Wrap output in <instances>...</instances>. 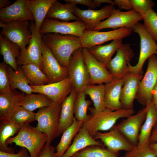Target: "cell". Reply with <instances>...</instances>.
Instances as JSON below:
<instances>
[{
  "label": "cell",
  "instance_id": "cell-1",
  "mask_svg": "<svg viewBox=\"0 0 157 157\" xmlns=\"http://www.w3.org/2000/svg\"><path fill=\"white\" fill-rule=\"evenodd\" d=\"M42 38L60 64L67 69L72 53L82 48L80 38L73 35L48 33L42 34Z\"/></svg>",
  "mask_w": 157,
  "mask_h": 157
},
{
  "label": "cell",
  "instance_id": "cell-2",
  "mask_svg": "<svg viewBox=\"0 0 157 157\" xmlns=\"http://www.w3.org/2000/svg\"><path fill=\"white\" fill-rule=\"evenodd\" d=\"M61 104L53 101L49 106L40 108L35 113L38 124L35 128L47 135L45 144L51 145L53 140L61 134L59 128Z\"/></svg>",
  "mask_w": 157,
  "mask_h": 157
},
{
  "label": "cell",
  "instance_id": "cell-3",
  "mask_svg": "<svg viewBox=\"0 0 157 157\" xmlns=\"http://www.w3.org/2000/svg\"><path fill=\"white\" fill-rule=\"evenodd\" d=\"M135 112L133 109L122 108L112 111L106 108L96 114L91 115L90 118L84 122L82 127L93 137L96 133L101 131L109 130L119 119L126 118Z\"/></svg>",
  "mask_w": 157,
  "mask_h": 157
},
{
  "label": "cell",
  "instance_id": "cell-4",
  "mask_svg": "<svg viewBox=\"0 0 157 157\" xmlns=\"http://www.w3.org/2000/svg\"><path fill=\"white\" fill-rule=\"evenodd\" d=\"M47 140L45 133L38 132L35 127L27 124L22 126L17 135L9 138L6 144L14 143L27 149L31 157H38Z\"/></svg>",
  "mask_w": 157,
  "mask_h": 157
},
{
  "label": "cell",
  "instance_id": "cell-5",
  "mask_svg": "<svg viewBox=\"0 0 157 157\" xmlns=\"http://www.w3.org/2000/svg\"><path fill=\"white\" fill-rule=\"evenodd\" d=\"M82 49L80 48L73 52L67 69L73 88L77 94L83 91L90 82V76L84 63Z\"/></svg>",
  "mask_w": 157,
  "mask_h": 157
},
{
  "label": "cell",
  "instance_id": "cell-6",
  "mask_svg": "<svg viewBox=\"0 0 157 157\" xmlns=\"http://www.w3.org/2000/svg\"><path fill=\"white\" fill-rule=\"evenodd\" d=\"M2 28L0 34L17 45L20 51H23L31 39L32 32L28 21L16 20L3 22H0Z\"/></svg>",
  "mask_w": 157,
  "mask_h": 157
},
{
  "label": "cell",
  "instance_id": "cell-7",
  "mask_svg": "<svg viewBox=\"0 0 157 157\" xmlns=\"http://www.w3.org/2000/svg\"><path fill=\"white\" fill-rule=\"evenodd\" d=\"M133 31L137 33L140 38V53L137 63L133 66L129 63L128 71L142 75V67L146 60L152 55L157 54V44L143 25L139 22L134 26Z\"/></svg>",
  "mask_w": 157,
  "mask_h": 157
},
{
  "label": "cell",
  "instance_id": "cell-8",
  "mask_svg": "<svg viewBox=\"0 0 157 157\" xmlns=\"http://www.w3.org/2000/svg\"><path fill=\"white\" fill-rule=\"evenodd\" d=\"M32 32L31 40L28 46L23 51H20L17 59L18 66L33 64L36 65L42 71V34L37 29L35 23H30Z\"/></svg>",
  "mask_w": 157,
  "mask_h": 157
},
{
  "label": "cell",
  "instance_id": "cell-9",
  "mask_svg": "<svg viewBox=\"0 0 157 157\" xmlns=\"http://www.w3.org/2000/svg\"><path fill=\"white\" fill-rule=\"evenodd\" d=\"M86 30H88L87 26L81 20L69 22L45 18L40 27L39 32L41 34L55 33L72 35L81 38Z\"/></svg>",
  "mask_w": 157,
  "mask_h": 157
},
{
  "label": "cell",
  "instance_id": "cell-10",
  "mask_svg": "<svg viewBox=\"0 0 157 157\" xmlns=\"http://www.w3.org/2000/svg\"><path fill=\"white\" fill-rule=\"evenodd\" d=\"M133 31V29L126 28L104 32L86 30L80 38L82 47L88 49L109 41L122 39L130 35Z\"/></svg>",
  "mask_w": 157,
  "mask_h": 157
},
{
  "label": "cell",
  "instance_id": "cell-11",
  "mask_svg": "<svg viewBox=\"0 0 157 157\" xmlns=\"http://www.w3.org/2000/svg\"><path fill=\"white\" fill-rule=\"evenodd\" d=\"M148 59L147 69L139 84L136 98L141 105L144 106L152 101V91L157 80L156 55H152Z\"/></svg>",
  "mask_w": 157,
  "mask_h": 157
},
{
  "label": "cell",
  "instance_id": "cell-12",
  "mask_svg": "<svg viewBox=\"0 0 157 157\" xmlns=\"http://www.w3.org/2000/svg\"><path fill=\"white\" fill-rule=\"evenodd\" d=\"M141 20H143L142 17L133 10L122 12L115 9L108 18L101 22L92 31H99L109 28L114 30L122 28L133 29Z\"/></svg>",
  "mask_w": 157,
  "mask_h": 157
},
{
  "label": "cell",
  "instance_id": "cell-13",
  "mask_svg": "<svg viewBox=\"0 0 157 157\" xmlns=\"http://www.w3.org/2000/svg\"><path fill=\"white\" fill-rule=\"evenodd\" d=\"M42 72L49 83L62 81L69 76L67 69L62 66L42 40Z\"/></svg>",
  "mask_w": 157,
  "mask_h": 157
},
{
  "label": "cell",
  "instance_id": "cell-14",
  "mask_svg": "<svg viewBox=\"0 0 157 157\" xmlns=\"http://www.w3.org/2000/svg\"><path fill=\"white\" fill-rule=\"evenodd\" d=\"M146 115L145 106L115 125L119 132L134 146L137 145L139 135Z\"/></svg>",
  "mask_w": 157,
  "mask_h": 157
},
{
  "label": "cell",
  "instance_id": "cell-15",
  "mask_svg": "<svg viewBox=\"0 0 157 157\" xmlns=\"http://www.w3.org/2000/svg\"><path fill=\"white\" fill-rule=\"evenodd\" d=\"M30 87L34 92L44 94L53 101L61 104L73 88L72 81L68 76L60 81L47 84Z\"/></svg>",
  "mask_w": 157,
  "mask_h": 157
},
{
  "label": "cell",
  "instance_id": "cell-16",
  "mask_svg": "<svg viewBox=\"0 0 157 157\" xmlns=\"http://www.w3.org/2000/svg\"><path fill=\"white\" fill-rule=\"evenodd\" d=\"M93 138L99 139L106 148L117 154L121 151H129L135 147L114 126L106 132H97Z\"/></svg>",
  "mask_w": 157,
  "mask_h": 157
},
{
  "label": "cell",
  "instance_id": "cell-17",
  "mask_svg": "<svg viewBox=\"0 0 157 157\" xmlns=\"http://www.w3.org/2000/svg\"><path fill=\"white\" fill-rule=\"evenodd\" d=\"M82 51L84 63L90 76V84H105L112 81L113 77L106 67L97 60L88 49L83 48Z\"/></svg>",
  "mask_w": 157,
  "mask_h": 157
},
{
  "label": "cell",
  "instance_id": "cell-18",
  "mask_svg": "<svg viewBox=\"0 0 157 157\" xmlns=\"http://www.w3.org/2000/svg\"><path fill=\"white\" fill-rule=\"evenodd\" d=\"M115 57L110 61L107 69L113 78L123 77L128 72V64L134 56L129 44H122Z\"/></svg>",
  "mask_w": 157,
  "mask_h": 157
},
{
  "label": "cell",
  "instance_id": "cell-19",
  "mask_svg": "<svg viewBox=\"0 0 157 157\" xmlns=\"http://www.w3.org/2000/svg\"><path fill=\"white\" fill-rule=\"evenodd\" d=\"M115 9L112 4L106 6L98 10H82L76 6L73 13L85 24L88 30H92L102 21L108 18Z\"/></svg>",
  "mask_w": 157,
  "mask_h": 157
},
{
  "label": "cell",
  "instance_id": "cell-20",
  "mask_svg": "<svg viewBox=\"0 0 157 157\" xmlns=\"http://www.w3.org/2000/svg\"><path fill=\"white\" fill-rule=\"evenodd\" d=\"M16 20L35 21L27 0H17L8 6L0 10V22Z\"/></svg>",
  "mask_w": 157,
  "mask_h": 157
},
{
  "label": "cell",
  "instance_id": "cell-21",
  "mask_svg": "<svg viewBox=\"0 0 157 157\" xmlns=\"http://www.w3.org/2000/svg\"><path fill=\"white\" fill-rule=\"evenodd\" d=\"M125 80L122 88L120 101L122 108L132 109L136 98L139 84L142 75L128 72L124 76Z\"/></svg>",
  "mask_w": 157,
  "mask_h": 157
},
{
  "label": "cell",
  "instance_id": "cell-22",
  "mask_svg": "<svg viewBox=\"0 0 157 157\" xmlns=\"http://www.w3.org/2000/svg\"><path fill=\"white\" fill-rule=\"evenodd\" d=\"M124 80V76L113 78L110 81L105 84V103L106 108L112 111L122 108L120 97Z\"/></svg>",
  "mask_w": 157,
  "mask_h": 157
},
{
  "label": "cell",
  "instance_id": "cell-23",
  "mask_svg": "<svg viewBox=\"0 0 157 157\" xmlns=\"http://www.w3.org/2000/svg\"><path fill=\"white\" fill-rule=\"evenodd\" d=\"M24 93L16 90L0 94V119L6 120L17 107L21 104L25 96Z\"/></svg>",
  "mask_w": 157,
  "mask_h": 157
},
{
  "label": "cell",
  "instance_id": "cell-24",
  "mask_svg": "<svg viewBox=\"0 0 157 157\" xmlns=\"http://www.w3.org/2000/svg\"><path fill=\"white\" fill-rule=\"evenodd\" d=\"M147 115L139 135L137 145L145 146L149 145V140L153 129L157 123V113L156 105L152 101L145 106Z\"/></svg>",
  "mask_w": 157,
  "mask_h": 157
},
{
  "label": "cell",
  "instance_id": "cell-25",
  "mask_svg": "<svg viewBox=\"0 0 157 157\" xmlns=\"http://www.w3.org/2000/svg\"><path fill=\"white\" fill-rule=\"evenodd\" d=\"M78 94L73 89L61 104L59 128L61 133L73 124L74 116V106Z\"/></svg>",
  "mask_w": 157,
  "mask_h": 157
},
{
  "label": "cell",
  "instance_id": "cell-26",
  "mask_svg": "<svg viewBox=\"0 0 157 157\" xmlns=\"http://www.w3.org/2000/svg\"><path fill=\"white\" fill-rule=\"evenodd\" d=\"M91 145L104 147L103 144L95 139L82 127L74 137L73 142L61 157H72L78 151Z\"/></svg>",
  "mask_w": 157,
  "mask_h": 157
},
{
  "label": "cell",
  "instance_id": "cell-27",
  "mask_svg": "<svg viewBox=\"0 0 157 157\" xmlns=\"http://www.w3.org/2000/svg\"><path fill=\"white\" fill-rule=\"evenodd\" d=\"M122 39L113 40L109 44L95 46L88 49L97 60L106 68L112 56L122 44Z\"/></svg>",
  "mask_w": 157,
  "mask_h": 157
},
{
  "label": "cell",
  "instance_id": "cell-28",
  "mask_svg": "<svg viewBox=\"0 0 157 157\" xmlns=\"http://www.w3.org/2000/svg\"><path fill=\"white\" fill-rule=\"evenodd\" d=\"M76 4L71 2L63 4L57 0L52 4L45 18L69 22L71 20H81L73 13Z\"/></svg>",
  "mask_w": 157,
  "mask_h": 157
},
{
  "label": "cell",
  "instance_id": "cell-29",
  "mask_svg": "<svg viewBox=\"0 0 157 157\" xmlns=\"http://www.w3.org/2000/svg\"><path fill=\"white\" fill-rule=\"evenodd\" d=\"M20 49L17 44L0 34V53L3 56V61L17 70L18 66L17 59L20 54Z\"/></svg>",
  "mask_w": 157,
  "mask_h": 157
},
{
  "label": "cell",
  "instance_id": "cell-30",
  "mask_svg": "<svg viewBox=\"0 0 157 157\" xmlns=\"http://www.w3.org/2000/svg\"><path fill=\"white\" fill-rule=\"evenodd\" d=\"M84 122L79 121L74 117L72 125L62 133L60 140L56 146L55 157H61L68 149L72 140L82 128Z\"/></svg>",
  "mask_w": 157,
  "mask_h": 157
},
{
  "label": "cell",
  "instance_id": "cell-31",
  "mask_svg": "<svg viewBox=\"0 0 157 157\" xmlns=\"http://www.w3.org/2000/svg\"><path fill=\"white\" fill-rule=\"evenodd\" d=\"M83 92L86 95L89 96L93 103L94 107L89 108L92 115L96 114L106 108L104 85L89 84L85 88Z\"/></svg>",
  "mask_w": 157,
  "mask_h": 157
},
{
  "label": "cell",
  "instance_id": "cell-32",
  "mask_svg": "<svg viewBox=\"0 0 157 157\" xmlns=\"http://www.w3.org/2000/svg\"><path fill=\"white\" fill-rule=\"evenodd\" d=\"M7 70L12 90L17 89L26 94L32 93L30 87L32 84L25 76L21 66H18V69L15 71L8 65Z\"/></svg>",
  "mask_w": 157,
  "mask_h": 157
},
{
  "label": "cell",
  "instance_id": "cell-33",
  "mask_svg": "<svg viewBox=\"0 0 157 157\" xmlns=\"http://www.w3.org/2000/svg\"><path fill=\"white\" fill-rule=\"evenodd\" d=\"M56 0H27L39 31L42 24L52 4Z\"/></svg>",
  "mask_w": 157,
  "mask_h": 157
},
{
  "label": "cell",
  "instance_id": "cell-34",
  "mask_svg": "<svg viewBox=\"0 0 157 157\" xmlns=\"http://www.w3.org/2000/svg\"><path fill=\"white\" fill-rule=\"evenodd\" d=\"M21 126L13 123L7 120L0 121V151L3 152L15 153L13 148L9 147L6 144L7 141L18 133Z\"/></svg>",
  "mask_w": 157,
  "mask_h": 157
},
{
  "label": "cell",
  "instance_id": "cell-35",
  "mask_svg": "<svg viewBox=\"0 0 157 157\" xmlns=\"http://www.w3.org/2000/svg\"><path fill=\"white\" fill-rule=\"evenodd\" d=\"M53 102L43 94L32 93L25 95L21 106L26 109L33 111L37 108L48 107Z\"/></svg>",
  "mask_w": 157,
  "mask_h": 157
},
{
  "label": "cell",
  "instance_id": "cell-36",
  "mask_svg": "<svg viewBox=\"0 0 157 157\" xmlns=\"http://www.w3.org/2000/svg\"><path fill=\"white\" fill-rule=\"evenodd\" d=\"M21 67L25 76L33 85H42L49 83L46 75L36 65L28 64Z\"/></svg>",
  "mask_w": 157,
  "mask_h": 157
},
{
  "label": "cell",
  "instance_id": "cell-37",
  "mask_svg": "<svg viewBox=\"0 0 157 157\" xmlns=\"http://www.w3.org/2000/svg\"><path fill=\"white\" fill-rule=\"evenodd\" d=\"M6 120L21 126L29 124L35 120V113L19 106L15 109Z\"/></svg>",
  "mask_w": 157,
  "mask_h": 157
},
{
  "label": "cell",
  "instance_id": "cell-38",
  "mask_svg": "<svg viewBox=\"0 0 157 157\" xmlns=\"http://www.w3.org/2000/svg\"><path fill=\"white\" fill-rule=\"evenodd\" d=\"M86 95L83 91L78 94L74 106L75 117L77 120L84 122L88 120L91 115L87 114V111L92 102L86 99Z\"/></svg>",
  "mask_w": 157,
  "mask_h": 157
},
{
  "label": "cell",
  "instance_id": "cell-39",
  "mask_svg": "<svg viewBox=\"0 0 157 157\" xmlns=\"http://www.w3.org/2000/svg\"><path fill=\"white\" fill-rule=\"evenodd\" d=\"M72 157H119L117 154L98 145L88 146L75 154Z\"/></svg>",
  "mask_w": 157,
  "mask_h": 157
},
{
  "label": "cell",
  "instance_id": "cell-40",
  "mask_svg": "<svg viewBox=\"0 0 157 157\" xmlns=\"http://www.w3.org/2000/svg\"><path fill=\"white\" fill-rule=\"evenodd\" d=\"M144 27L155 41H157V13L151 9L143 17Z\"/></svg>",
  "mask_w": 157,
  "mask_h": 157
},
{
  "label": "cell",
  "instance_id": "cell-41",
  "mask_svg": "<svg viewBox=\"0 0 157 157\" xmlns=\"http://www.w3.org/2000/svg\"><path fill=\"white\" fill-rule=\"evenodd\" d=\"M157 154L149 145H137L131 150L126 152L123 157H157Z\"/></svg>",
  "mask_w": 157,
  "mask_h": 157
},
{
  "label": "cell",
  "instance_id": "cell-42",
  "mask_svg": "<svg viewBox=\"0 0 157 157\" xmlns=\"http://www.w3.org/2000/svg\"><path fill=\"white\" fill-rule=\"evenodd\" d=\"M133 10L139 13L142 17L154 6L151 0H130Z\"/></svg>",
  "mask_w": 157,
  "mask_h": 157
},
{
  "label": "cell",
  "instance_id": "cell-43",
  "mask_svg": "<svg viewBox=\"0 0 157 157\" xmlns=\"http://www.w3.org/2000/svg\"><path fill=\"white\" fill-rule=\"evenodd\" d=\"M8 65L4 62L0 63V94L11 91L10 79L8 72Z\"/></svg>",
  "mask_w": 157,
  "mask_h": 157
},
{
  "label": "cell",
  "instance_id": "cell-44",
  "mask_svg": "<svg viewBox=\"0 0 157 157\" xmlns=\"http://www.w3.org/2000/svg\"><path fill=\"white\" fill-rule=\"evenodd\" d=\"M28 151L25 148L22 147L17 153H10L0 151V157H31Z\"/></svg>",
  "mask_w": 157,
  "mask_h": 157
},
{
  "label": "cell",
  "instance_id": "cell-45",
  "mask_svg": "<svg viewBox=\"0 0 157 157\" xmlns=\"http://www.w3.org/2000/svg\"><path fill=\"white\" fill-rule=\"evenodd\" d=\"M56 148L52 145L45 144L38 157H55V151Z\"/></svg>",
  "mask_w": 157,
  "mask_h": 157
},
{
  "label": "cell",
  "instance_id": "cell-46",
  "mask_svg": "<svg viewBox=\"0 0 157 157\" xmlns=\"http://www.w3.org/2000/svg\"><path fill=\"white\" fill-rule=\"evenodd\" d=\"M66 3L71 2L76 4H78L87 6L91 9L97 7L94 0H64Z\"/></svg>",
  "mask_w": 157,
  "mask_h": 157
},
{
  "label": "cell",
  "instance_id": "cell-47",
  "mask_svg": "<svg viewBox=\"0 0 157 157\" xmlns=\"http://www.w3.org/2000/svg\"><path fill=\"white\" fill-rule=\"evenodd\" d=\"M115 5L121 9L128 11L133 10V7L130 0H114Z\"/></svg>",
  "mask_w": 157,
  "mask_h": 157
},
{
  "label": "cell",
  "instance_id": "cell-48",
  "mask_svg": "<svg viewBox=\"0 0 157 157\" xmlns=\"http://www.w3.org/2000/svg\"><path fill=\"white\" fill-rule=\"evenodd\" d=\"M157 143V123L154 127L149 140V144Z\"/></svg>",
  "mask_w": 157,
  "mask_h": 157
},
{
  "label": "cell",
  "instance_id": "cell-49",
  "mask_svg": "<svg viewBox=\"0 0 157 157\" xmlns=\"http://www.w3.org/2000/svg\"><path fill=\"white\" fill-rule=\"evenodd\" d=\"M152 101L155 105L157 104V80L152 91Z\"/></svg>",
  "mask_w": 157,
  "mask_h": 157
},
{
  "label": "cell",
  "instance_id": "cell-50",
  "mask_svg": "<svg viewBox=\"0 0 157 157\" xmlns=\"http://www.w3.org/2000/svg\"><path fill=\"white\" fill-rule=\"evenodd\" d=\"M94 1L97 7H100L101 4L104 3H107L110 4L115 5L114 1L111 0H94Z\"/></svg>",
  "mask_w": 157,
  "mask_h": 157
},
{
  "label": "cell",
  "instance_id": "cell-51",
  "mask_svg": "<svg viewBox=\"0 0 157 157\" xmlns=\"http://www.w3.org/2000/svg\"><path fill=\"white\" fill-rule=\"evenodd\" d=\"M11 1L9 0H0V9H1L7 7L10 4Z\"/></svg>",
  "mask_w": 157,
  "mask_h": 157
},
{
  "label": "cell",
  "instance_id": "cell-52",
  "mask_svg": "<svg viewBox=\"0 0 157 157\" xmlns=\"http://www.w3.org/2000/svg\"><path fill=\"white\" fill-rule=\"evenodd\" d=\"M149 146L157 154V143L150 144Z\"/></svg>",
  "mask_w": 157,
  "mask_h": 157
},
{
  "label": "cell",
  "instance_id": "cell-53",
  "mask_svg": "<svg viewBox=\"0 0 157 157\" xmlns=\"http://www.w3.org/2000/svg\"><path fill=\"white\" fill-rule=\"evenodd\" d=\"M156 111L157 113V104L156 105Z\"/></svg>",
  "mask_w": 157,
  "mask_h": 157
},
{
  "label": "cell",
  "instance_id": "cell-54",
  "mask_svg": "<svg viewBox=\"0 0 157 157\" xmlns=\"http://www.w3.org/2000/svg\"><path fill=\"white\" fill-rule=\"evenodd\" d=\"M156 57H157V54L156 55Z\"/></svg>",
  "mask_w": 157,
  "mask_h": 157
},
{
  "label": "cell",
  "instance_id": "cell-55",
  "mask_svg": "<svg viewBox=\"0 0 157 157\" xmlns=\"http://www.w3.org/2000/svg\"></svg>",
  "mask_w": 157,
  "mask_h": 157
}]
</instances>
